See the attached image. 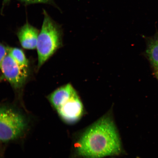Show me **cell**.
Returning a JSON list of instances; mask_svg holds the SVG:
<instances>
[{"instance_id":"obj_1","label":"cell","mask_w":158,"mask_h":158,"mask_svg":"<svg viewBox=\"0 0 158 158\" xmlns=\"http://www.w3.org/2000/svg\"><path fill=\"white\" fill-rule=\"evenodd\" d=\"M79 155L86 158H102L118 155L121 144L111 118H101L85 132L77 143Z\"/></svg>"},{"instance_id":"obj_2","label":"cell","mask_w":158,"mask_h":158,"mask_svg":"<svg viewBox=\"0 0 158 158\" xmlns=\"http://www.w3.org/2000/svg\"><path fill=\"white\" fill-rule=\"evenodd\" d=\"M42 27L39 33L36 47L38 68L56 52L62 45V34L59 26L43 9Z\"/></svg>"},{"instance_id":"obj_3","label":"cell","mask_w":158,"mask_h":158,"mask_svg":"<svg viewBox=\"0 0 158 158\" xmlns=\"http://www.w3.org/2000/svg\"><path fill=\"white\" fill-rule=\"evenodd\" d=\"M27 126L22 114L9 106H0V141L7 143L18 139Z\"/></svg>"},{"instance_id":"obj_4","label":"cell","mask_w":158,"mask_h":158,"mask_svg":"<svg viewBox=\"0 0 158 158\" xmlns=\"http://www.w3.org/2000/svg\"><path fill=\"white\" fill-rule=\"evenodd\" d=\"M3 77L15 90L23 88L28 77V68L20 65L8 53L0 64Z\"/></svg>"},{"instance_id":"obj_5","label":"cell","mask_w":158,"mask_h":158,"mask_svg":"<svg viewBox=\"0 0 158 158\" xmlns=\"http://www.w3.org/2000/svg\"><path fill=\"white\" fill-rule=\"evenodd\" d=\"M56 110L62 119L68 123L78 120L82 116L83 106L77 92Z\"/></svg>"},{"instance_id":"obj_6","label":"cell","mask_w":158,"mask_h":158,"mask_svg":"<svg viewBox=\"0 0 158 158\" xmlns=\"http://www.w3.org/2000/svg\"><path fill=\"white\" fill-rule=\"evenodd\" d=\"M39 30L28 23L20 27L17 32V36L23 48L32 50L36 48Z\"/></svg>"},{"instance_id":"obj_7","label":"cell","mask_w":158,"mask_h":158,"mask_svg":"<svg viewBox=\"0 0 158 158\" xmlns=\"http://www.w3.org/2000/svg\"><path fill=\"white\" fill-rule=\"evenodd\" d=\"M76 92L72 85L68 84L56 89L49 95L47 98L51 106L56 110Z\"/></svg>"},{"instance_id":"obj_8","label":"cell","mask_w":158,"mask_h":158,"mask_svg":"<svg viewBox=\"0 0 158 158\" xmlns=\"http://www.w3.org/2000/svg\"><path fill=\"white\" fill-rule=\"evenodd\" d=\"M146 53L155 71L158 70V35L149 41Z\"/></svg>"},{"instance_id":"obj_9","label":"cell","mask_w":158,"mask_h":158,"mask_svg":"<svg viewBox=\"0 0 158 158\" xmlns=\"http://www.w3.org/2000/svg\"><path fill=\"white\" fill-rule=\"evenodd\" d=\"M8 53L21 66L28 68L29 61L21 49L8 47Z\"/></svg>"},{"instance_id":"obj_10","label":"cell","mask_w":158,"mask_h":158,"mask_svg":"<svg viewBox=\"0 0 158 158\" xmlns=\"http://www.w3.org/2000/svg\"><path fill=\"white\" fill-rule=\"evenodd\" d=\"M22 3L25 5L43 3L56 6L54 0H19Z\"/></svg>"},{"instance_id":"obj_11","label":"cell","mask_w":158,"mask_h":158,"mask_svg":"<svg viewBox=\"0 0 158 158\" xmlns=\"http://www.w3.org/2000/svg\"><path fill=\"white\" fill-rule=\"evenodd\" d=\"M8 53V47L0 43V64Z\"/></svg>"},{"instance_id":"obj_12","label":"cell","mask_w":158,"mask_h":158,"mask_svg":"<svg viewBox=\"0 0 158 158\" xmlns=\"http://www.w3.org/2000/svg\"><path fill=\"white\" fill-rule=\"evenodd\" d=\"M11 1V0H3L2 5L1 9V13H2L3 12V10L6 6L8 5Z\"/></svg>"},{"instance_id":"obj_13","label":"cell","mask_w":158,"mask_h":158,"mask_svg":"<svg viewBox=\"0 0 158 158\" xmlns=\"http://www.w3.org/2000/svg\"><path fill=\"white\" fill-rule=\"evenodd\" d=\"M156 75H158V70L156 71Z\"/></svg>"},{"instance_id":"obj_14","label":"cell","mask_w":158,"mask_h":158,"mask_svg":"<svg viewBox=\"0 0 158 158\" xmlns=\"http://www.w3.org/2000/svg\"><path fill=\"white\" fill-rule=\"evenodd\" d=\"M156 76L157 77V78H158V75H156Z\"/></svg>"}]
</instances>
